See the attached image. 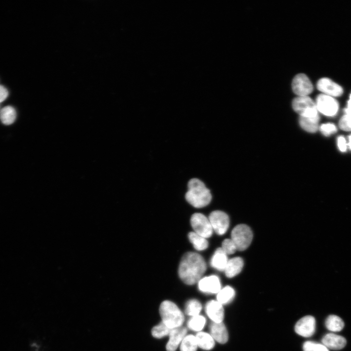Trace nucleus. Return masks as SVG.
<instances>
[{
    "mask_svg": "<svg viewBox=\"0 0 351 351\" xmlns=\"http://www.w3.org/2000/svg\"><path fill=\"white\" fill-rule=\"evenodd\" d=\"M191 224L195 233L207 238L212 236L213 229L209 218L203 214L195 213L191 218Z\"/></svg>",
    "mask_w": 351,
    "mask_h": 351,
    "instance_id": "7",
    "label": "nucleus"
},
{
    "mask_svg": "<svg viewBox=\"0 0 351 351\" xmlns=\"http://www.w3.org/2000/svg\"><path fill=\"white\" fill-rule=\"evenodd\" d=\"M8 96V90L4 86L0 85V103L5 100Z\"/></svg>",
    "mask_w": 351,
    "mask_h": 351,
    "instance_id": "34",
    "label": "nucleus"
},
{
    "mask_svg": "<svg viewBox=\"0 0 351 351\" xmlns=\"http://www.w3.org/2000/svg\"><path fill=\"white\" fill-rule=\"evenodd\" d=\"M337 146L341 152H345L346 151L347 143L343 136H339L338 137Z\"/></svg>",
    "mask_w": 351,
    "mask_h": 351,
    "instance_id": "33",
    "label": "nucleus"
},
{
    "mask_svg": "<svg viewBox=\"0 0 351 351\" xmlns=\"http://www.w3.org/2000/svg\"><path fill=\"white\" fill-rule=\"evenodd\" d=\"M347 108L351 109V93L350 95L349 99L347 102Z\"/></svg>",
    "mask_w": 351,
    "mask_h": 351,
    "instance_id": "35",
    "label": "nucleus"
},
{
    "mask_svg": "<svg viewBox=\"0 0 351 351\" xmlns=\"http://www.w3.org/2000/svg\"><path fill=\"white\" fill-rule=\"evenodd\" d=\"M320 130L323 135L328 136L336 133L337 128L333 124L327 123L322 124L320 127Z\"/></svg>",
    "mask_w": 351,
    "mask_h": 351,
    "instance_id": "32",
    "label": "nucleus"
},
{
    "mask_svg": "<svg viewBox=\"0 0 351 351\" xmlns=\"http://www.w3.org/2000/svg\"><path fill=\"white\" fill-rule=\"evenodd\" d=\"M209 219L213 230L217 234L222 235L227 231L229 226V218L224 212L221 211H213L209 215Z\"/></svg>",
    "mask_w": 351,
    "mask_h": 351,
    "instance_id": "10",
    "label": "nucleus"
},
{
    "mask_svg": "<svg viewBox=\"0 0 351 351\" xmlns=\"http://www.w3.org/2000/svg\"><path fill=\"white\" fill-rule=\"evenodd\" d=\"M304 351H329L323 344L319 343L312 341H307L304 343L303 345Z\"/></svg>",
    "mask_w": 351,
    "mask_h": 351,
    "instance_id": "29",
    "label": "nucleus"
},
{
    "mask_svg": "<svg viewBox=\"0 0 351 351\" xmlns=\"http://www.w3.org/2000/svg\"><path fill=\"white\" fill-rule=\"evenodd\" d=\"M347 146L349 147L350 149L351 150V135L349 136V142L347 143Z\"/></svg>",
    "mask_w": 351,
    "mask_h": 351,
    "instance_id": "37",
    "label": "nucleus"
},
{
    "mask_svg": "<svg viewBox=\"0 0 351 351\" xmlns=\"http://www.w3.org/2000/svg\"><path fill=\"white\" fill-rule=\"evenodd\" d=\"M210 334L214 339L220 344L226 343L229 338L227 329L222 322L215 323L211 322L209 325Z\"/></svg>",
    "mask_w": 351,
    "mask_h": 351,
    "instance_id": "15",
    "label": "nucleus"
},
{
    "mask_svg": "<svg viewBox=\"0 0 351 351\" xmlns=\"http://www.w3.org/2000/svg\"><path fill=\"white\" fill-rule=\"evenodd\" d=\"M17 113L15 109L11 106H6L0 111V119L5 125H10L15 120Z\"/></svg>",
    "mask_w": 351,
    "mask_h": 351,
    "instance_id": "20",
    "label": "nucleus"
},
{
    "mask_svg": "<svg viewBox=\"0 0 351 351\" xmlns=\"http://www.w3.org/2000/svg\"><path fill=\"white\" fill-rule=\"evenodd\" d=\"M197 347L195 336L192 334L186 335L180 344V351H196Z\"/></svg>",
    "mask_w": 351,
    "mask_h": 351,
    "instance_id": "25",
    "label": "nucleus"
},
{
    "mask_svg": "<svg viewBox=\"0 0 351 351\" xmlns=\"http://www.w3.org/2000/svg\"><path fill=\"white\" fill-rule=\"evenodd\" d=\"M205 323V318L199 314L192 316L187 322V326L190 330L199 332L203 329Z\"/></svg>",
    "mask_w": 351,
    "mask_h": 351,
    "instance_id": "26",
    "label": "nucleus"
},
{
    "mask_svg": "<svg viewBox=\"0 0 351 351\" xmlns=\"http://www.w3.org/2000/svg\"><path fill=\"white\" fill-rule=\"evenodd\" d=\"M339 126L345 131H351V116L345 114L340 119Z\"/></svg>",
    "mask_w": 351,
    "mask_h": 351,
    "instance_id": "31",
    "label": "nucleus"
},
{
    "mask_svg": "<svg viewBox=\"0 0 351 351\" xmlns=\"http://www.w3.org/2000/svg\"><path fill=\"white\" fill-rule=\"evenodd\" d=\"M171 330V329L168 327L161 321L153 328L152 334L156 338H161L169 335Z\"/></svg>",
    "mask_w": 351,
    "mask_h": 351,
    "instance_id": "28",
    "label": "nucleus"
},
{
    "mask_svg": "<svg viewBox=\"0 0 351 351\" xmlns=\"http://www.w3.org/2000/svg\"><path fill=\"white\" fill-rule=\"evenodd\" d=\"M159 313L162 322L172 329L181 327L184 316L177 305L172 301H163L159 307Z\"/></svg>",
    "mask_w": 351,
    "mask_h": 351,
    "instance_id": "3",
    "label": "nucleus"
},
{
    "mask_svg": "<svg viewBox=\"0 0 351 351\" xmlns=\"http://www.w3.org/2000/svg\"><path fill=\"white\" fill-rule=\"evenodd\" d=\"M188 188L185 198L194 207L202 208L210 203L212 199L210 191L200 180L195 178L190 179Z\"/></svg>",
    "mask_w": 351,
    "mask_h": 351,
    "instance_id": "2",
    "label": "nucleus"
},
{
    "mask_svg": "<svg viewBox=\"0 0 351 351\" xmlns=\"http://www.w3.org/2000/svg\"><path fill=\"white\" fill-rule=\"evenodd\" d=\"M243 266L242 259L239 257H235L228 260L224 271L228 277L231 278L238 274L241 272Z\"/></svg>",
    "mask_w": 351,
    "mask_h": 351,
    "instance_id": "17",
    "label": "nucleus"
},
{
    "mask_svg": "<svg viewBox=\"0 0 351 351\" xmlns=\"http://www.w3.org/2000/svg\"><path fill=\"white\" fill-rule=\"evenodd\" d=\"M292 87L293 92L298 96H308L313 90L311 80L304 74H298L294 77Z\"/></svg>",
    "mask_w": 351,
    "mask_h": 351,
    "instance_id": "8",
    "label": "nucleus"
},
{
    "mask_svg": "<svg viewBox=\"0 0 351 351\" xmlns=\"http://www.w3.org/2000/svg\"><path fill=\"white\" fill-rule=\"evenodd\" d=\"M325 326L328 330L337 332L343 329L344 323L340 317L335 315H330L325 320Z\"/></svg>",
    "mask_w": 351,
    "mask_h": 351,
    "instance_id": "21",
    "label": "nucleus"
},
{
    "mask_svg": "<svg viewBox=\"0 0 351 351\" xmlns=\"http://www.w3.org/2000/svg\"><path fill=\"white\" fill-rule=\"evenodd\" d=\"M320 117L309 118L300 117L299 124L305 131L310 133H314L318 129Z\"/></svg>",
    "mask_w": 351,
    "mask_h": 351,
    "instance_id": "23",
    "label": "nucleus"
},
{
    "mask_svg": "<svg viewBox=\"0 0 351 351\" xmlns=\"http://www.w3.org/2000/svg\"><path fill=\"white\" fill-rule=\"evenodd\" d=\"M205 312L212 320L215 323L222 322L224 317V311L223 305L217 300H211L205 306Z\"/></svg>",
    "mask_w": 351,
    "mask_h": 351,
    "instance_id": "13",
    "label": "nucleus"
},
{
    "mask_svg": "<svg viewBox=\"0 0 351 351\" xmlns=\"http://www.w3.org/2000/svg\"><path fill=\"white\" fill-rule=\"evenodd\" d=\"M316 322L311 315L304 316L299 319L294 326L296 333L305 337H311L315 332Z\"/></svg>",
    "mask_w": 351,
    "mask_h": 351,
    "instance_id": "11",
    "label": "nucleus"
},
{
    "mask_svg": "<svg viewBox=\"0 0 351 351\" xmlns=\"http://www.w3.org/2000/svg\"><path fill=\"white\" fill-rule=\"evenodd\" d=\"M206 270V264L202 256L194 252H188L181 259L178 274L185 284L193 285L199 281Z\"/></svg>",
    "mask_w": 351,
    "mask_h": 351,
    "instance_id": "1",
    "label": "nucleus"
},
{
    "mask_svg": "<svg viewBox=\"0 0 351 351\" xmlns=\"http://www.w3.org/2000/svg\"><path fill=\"white\" fill-rule=\"evenodd\" d=\"M252 238V232L246 225H238L232 231L231 239L234 243L238 250H246L250 245Z\"/></svg>",
    "mask_w": 351,
    "mask_h": 351,
    "instance_id": "5",
    "label": "nucleus"
},
{
    "mask_svg": "<svg viewBox=\"0 0 351 351\" xmlns=\"http://www.w3.org/2000/svg\"><path fill=\"white\" fill-rule=\"evenodd\" d=\"M321 341L328 349L333 350H341L347 343L346 340L344 337L333 333L325 334L322 338Z\"/></svg>",
    "mask_w": 351,
    "mask_h": 351,
    "instance_id": "16",
    "label": "nucleus"
},
{
    "mask_svg": "<svg viewBox=\"0 0 351 351\" xmlns=\"http://www.w3.org/2000/svg\"><path fill=\"white\" fill-rule=\"evenodd\" d=\"M235 295V291L231 286L224 287L217 293V301L222 305L227 304L233 300Z\"/></svg>",
    "mask_w": 351,
    "mask_h": 351,
    "instance_id": "22",
    "label": "nucleus"
},
{
    "mask_svg": "<svg viewBox=\"0 0 351 351\" xmlns=\"http://www.w3.org/2000/svg\"><path fill=\"white\" fill-rule=\"evenodd\" d=\"M228 261L227 255L221 248L216 249L211 259V265L214 269L224 271Z\"/></svg>",
    "mask_w": 351,
    "mask_h": 351,
    "instance_id": "18",
    "label": "nucleus"
},
{
    "mask_svg": "<svg viewBox=\"0 0 351 351\" xmlns=\"http://www.w3.org/2000/svg\"><path fill=\"white\" fill-rule=\"evenodd\" d=\"M202 308V305L199 301L195 299H191L186 305L185 313L191 316L199 315Z\"/></svg>",
    "mask_w": 351,
    "mask_h": 351,
    "instance_id": "27",
    "label": "nucleus"
},
{
    "mask_svg": "<svg viewBox=\"0 0 351 351\" xmlns=\"http://www.w3.org/2000/svg\"><path fill=\"white\" fill-rule=\"evenodd\" d=\"M197 346L204 350L212 349L215 345L214 340L210 333L203 332H198L195 335Z\"/></svg>",
    "mask_w": 351,
    "mask_h": 351,
    "instance_id": "19",
    "label": "nucleus"
},
{
    "mask_svg": "<svg viewBox=\"0 0 351 351\" xmlns=\"http://www.w3.org/2000/svg\"><path fill=\"white\" fill-rule=\"evenodd\" d=\"M188 238L196 250L203 251L208 247V242L206 238L195 232H191L189 233Z\"/></svg>",
    "mask_w": 351,
    "mask_h": 351,
    "instance_id": "24",
    "label": "nucleus"
},
{
    "mask_svg": "<svg viewBox=\"0 0 351 351\" xmlns=\"http://www.w3.org/2000/svg\"><path fill=\"white\" fill-rule=\"evenodd\" d=\"M221 249L227 254H231L237 250L236 247L231 239H226L222 243Z\"/></svg>",
    "mask_w": 351,
    "mask_h": 351,
    "instance_id": "30",
    "label": "nucleus"
},
{
    "mask_svg": "<svg viewBox=\"0 0 351 351\" xmlns=\"http://www.w3.org/2000/svg\"><path fill=\"white\" fill-rule=\"evenodd\" d=\"M187 329L184 327H180L171 329L169 334V339L166 349L167 351H176L186 336Z\"/></svg>",
    "mask_w": 351,
    "mask_h": 351,
    "instance_id": "14",
    "label": "nucleus"
},
{
    "mask_svg": "<svg viewBox=\"0 0 351 351\" xmlns=\"http://www.w3.org/2000/svg\"><path fill=\"white\" fill-rule=\"evenodd\" d=\"M345 114H348L351 116V109L346 108L344 110Z\"/></svg>",
    "mask_w": 351,
    "mask_h": 351,
    "instance_id": "36",
    "label": "nucleus"
},
{
    "mask_svg": "<svg viewBox=\"0 0 351 351\" xmlns=\"http://www.w3.org/2000/svg\"><path fill=\"white\" fill-rule=\"evenodd\" d=\"M293 110L300 117L316 118L319 115L315 102L309 96H297L292 101Z\"/></svg>",
    "mask_w": 351,
    "mask_h": 351,
    "instance_id": "4",
    "label": "nucleus"
},
{
    "mask_svg": "<svg viewBox=\"0 0 351 351\" xmlns=\"http://www.w3.org/2000/svg\"><path fill=\"white\" fill-rule=\"evenodd\" d=\"M199 290L207 293H217L221 290V284L219 278L212 275L201 278L198 282Z\"/></svg>",
    "mask_w": 351,
    "mask_h": 351,
    "instance_id": "12",
    "label": "nucleus"
},
{
    "mask_svg": "<svg viewBox=\"0 0 351 351\" xmlns=\"http://www.w3.org/2000/svg\"><path fill=\"white\" fill-rule=\"evenodd\" d=\"M318 112L328 116H335L339 110V103L333 97L324 94H319L315 100Z\"/></svg>",
    "mask_w": 351,
    "mask_h": 351,
    "instance_id": "6",
    "label": "nucleus"
},
{
    "mask_svg": "<svg viewBox=\"0 0 351 351\" xmlns=\"http://www.w3.org/2000/svg\"><path fill=\"white\" fill-rule=\"evenodd\" d=\"M316 87L322 94L333 98L342 96L344 92L343 87L328 78H322L317 82Z\"/></svg>",
    "mask_w": 351,
    "mask_h": 351,
    "instance_id": "9",
    "label": "nucleus"
}]
</instances>
